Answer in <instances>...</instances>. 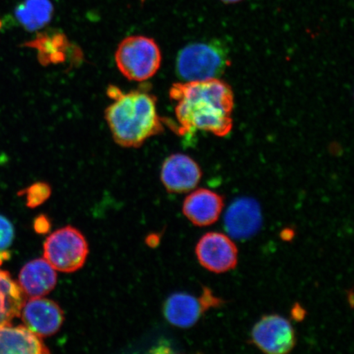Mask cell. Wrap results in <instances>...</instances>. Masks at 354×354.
<instances>
[{"label":"cell","instance_id":"obj_19","mask_svg":"<svg viewBox=\"0 0 354 354\" xmlns=\"http://www.w3.org/2000/svg\"><path fill=\"white\" fill-rule=\"evenodd\" d=\"M201 301L203 312H206L211 308H216L220 306L221 300L215 297L212 291L207 288L203 290L201 298L198 299Z\"/></svg>","mask_w":354,"mask_h":354},{"label":"cell","instance_id":"obj_21","mask_svg":"<svg viewBox=\"0 0 354 354\" xmlns=\"http://www.w3.org/2000/svg\"><path fill=\"white\" fill-rule=\"evenodd\" d=\"M292 316L296 320H302L305 316V311L299 305L296 304L295 307L292 310Z\"/></svg>","mask_w":354,"mask_h":354},{"label":"cell","instance_id":"obj_6","mask_svg":"<svg viewBox=\"0 0 354 354\" xmlns=\"http://www.w3.org/2000/svg\"><path fill=\"white\" fill-rule=\"evenodd\" d=\"M252 340L257 347L267 353H287L294 348L295 333L286 318L269 315L262 318L252 330Z\"/></svg>","mask_w":354,"mask_h":354},{"label":"cell","instance_id":"obj_8","mask_svg":"<svg viewBox=\"0 0 354 354\" xmlns=\"http://www.w3.org/2000/svg\"><path fill=\"white\" fill-rule=\"evenodd\" d=\"M20 315L26 328L39 337L56 334L64 322V314L59 305L43 297L30 298L22 305Z\"/></svg>","mask_w":354,"mask_h":354},{"label":"cell","instance_id":"obj_16","mask_svg":"<svg viewBox=\"0 0 354 354\" xmlns=\"http://www.w3.org/2000/svg\"><path fill=\"white\" fill-rule=\"evenodd\" d=\"M53 12L50 0H24L15 8V15L26 30L35 32L51 21Z\"/></svg>","mask_w":354,"mask_h":354},{"label":"cell","instance_id":"obj_3","mask_svg":"<svg viewBox=\"0 0 354 354\" xmlns=\"http://www.w3.org/2000/svg\"><path fill=\"white\" fill-rule=\"evenodd\" d=\"M230 64L227 46L219 41L190 44L179 52L176 73L184 82L218 79Z\"/></svg>","mask_w":354,"mask_h":354},{"label":"cell","instance_id":"obj_15","mask_svg":"<svg viewBox=\"0 0 354 354\" xmlns=\"http://www.w3.org/2000/svg\"><path fill=\"white\" fill-rule=\"evenodd\" d=\"M24 291L10 274L0 269V326L10 325L21 313Z\"/></svg>","mask_w":354,"mask_h":354},{"label":"cell","instance_id":"obj_23","mask_svg":"<svg viewBox=\"0 0 354 354\" xmlns=\"http://www.w3.org/2000/svg\"><path fill=\"white\" fill-rule=\"evenodd\" d=\"M221 1L225 3H236L242 1V0H221Z\"/></svg>","mask_w":354,"mask_h":354},{"label":"cell","instance_id":"obj_20","mask_svg":"<svg viewBox=\"0 0 354 354\" xmlns=\"http://www.w3.org/2000/svg\"><path fill=\"white\" fill-rule=\"evenodd\" d=\"M35 229L38 233L44 234L48 232L50 229V223L48 221L46 216H39L35 221Z\"/></svg>","mask_w":354,"mask_h":354},{"label":"cell","instance_id":"obj_2","mask_svg":"<svg viewBox=\"0 0 354 354\" xmlns=\"http://www.w3.org/2000/svg\"><path fill=\"white\" fill-rule=\"evenodd\" d=\"M113 102L105 110L113 138L124 148H139L146 140L163 131L156 98L148 92L124 93L116 86L108 88Z\"/></svg>","mask_w":354,"mask_h":354},{"label":"cell","instance_id":"obj_10","mask_svg":"<svg viewBox=\"0 0 354 354\" xmlns=\"http://www.w3.org/2000/svg\"><path fill=\"white\" fill-rule=\"evenodd\" d=\"M261 225L260 206L253 198H238L225 212V227L230 236L239 240L253 236Z\"/></svg>","mask_w":354,"mask_h":354},{"label":"cell","instance_id":"obj_5","mask_svg":"<svg viewBox=\"0 0 354 354\" xmlns=\"http://www.w3.org/2000/svg\"><path fill=\"white\" fill-rule=\"evenodd\" d=\"M88 254V247L85 237L71 225L52 233L44 245V259L57 271L62 272H74L82 268Z\"/></svg>","mask_w":354,"mask_h":354},{"label":"cell","instance_id":"obj_18","mask_svg":"<svg viewBox=\"0 0 354 354\" xmlns=\"http://www.w3.org/2000/svg\"><path fill=\"white\" fill-rule=\"evenodd\" d=\"M15 238V228L12 223L3 216H0V253L8 249Z\"/></svg>","mask_w":354,"mask_h":354},{"label":"cell","instance_id":"obj_13","mask_svg":"<svg viewBox=\"0 0 354 354\" xmlns=\"http://www.w3.org/2000/svg\"><path fill=\"white\" fill-rule=\"evenodd\" d=\"M41 337L26 326H0V353H50Z\"/></svg>","mask_w":354,"mask_h":354},{"label":"cell","instance_id":"obj_9","mask_svg":"<svg viewBox=\"0 0 354 354\" xmlns=\"http://www.w3.org/2000/svg\"><path fill=\"white\" fill-rule=\"evenodd\" d=\"M201 177V167L185 154L171 155L162 167V183L171 193H185L192 190L197 187Z\"/></svg>","mask_w":354,"mask_h":354},{"label":"cell","instance_id":"obj_11","mask_svg":"<svg viewBox=\"0 0 354 354\" xmlns=\"http://www.w3.org/2000/svg\"><path fill=\"white\" fill-rule=\"evenodd\" d=\"M223 206V199L218 194L198 189L185 199L183 212L194 225L207 227L218 220Z\"/></svg>","mask_w":354,"mask_h":354},{"label":"cell","instance_id":"obj_4","mask_svg":"<svg viewBox=\"0 0 354 354\" xmlns=\"http://www.w3.org/2000/svg\"><path fill=\"white\" fill-rule=\"evenodd\" d=\"M115 61L124 77L133 82H145L160 68V48L153 39L133 35L119 44Z\"/></svg>","mask_w":354,"mask_h":354},{"label":"cell","instance_id":"obj_14","mask_svg":"<svg viewBox=\"0 0 354 354\" xmlns=\"http://www.w3.org/2000/svg\"><path fill=\"white\" fill-rule=\"evenodd\" d=\"M203 312L201 301L185 293L172 295L165 304V315L171 324L189 328L198 321Z\"/></svg>","mask_w":354,"mask_h":354},{"label":"cell","instance_id":"obj_22","mask_svg":"<svg viewBox=\"0 0 354 354\" xmlns=\"http://www.w3.org/2000/svg\"><path fill=\"white\" fill-rule=\"evenodd\" d=\"M294 232L292 231L290 229H286L284 231H283L281 234V236L283 239V240H285L286 241H290L292 238L294 237Z\"/></svg>","mask_w":354,"mask_h":354},{"label":"cell","instance_id":"obj_1","mask_svg":"<svg viewBox=\"0 0 354 354\" xmlns=\"http://www.w3.org/2000/svg\"><path fill=\"white\" fill-rule=\"evenodd\" d=\"M180 134L196 131L225 136L233 126L234 95L219 79L174 84L170 90Z\"/></svg>","mask_w":354,"mask_h":354},{"label":"cell","instance_id":"obj_17","mask_svg":"<svg viewBox=\"0 0 354 354\" xmlns=\"http://www.w3.org/2000/svg\"><path fill=\"white\" fill-rule=\"evenodd\" d=\"M51 194V188L46 183L34 184L26 190V203L30 207L41 205Z\"/></svg>","mask_w":354,"mask_h":354},{"label":"cell","instance_id":"obj_12","mask_svg":"<svg viewBox=\"0 0 354 354\" xmlns=\"http://www.w3.org/2000/svg\"><path fill=\"white\" fill-rule=\"evenodd\" d=\"M56 284V270L46 259L30 261L21 270L19 285L30 298L43 297L50 293Z\"/></svg>","mask_w":354,"mask_h":354},{"label":"cell","instance_id":"obj_7","mask_svg":"<svg viewBox=\"0 0 354 354\" xmlns=\"http://www.w3.org/2000/svg\"><path fill=\"white\" fill-rule=\"evenodd\" d=\"M196 251L198 262L212 272H228L238 262L237 247L223 233L205 234L198 242Z\"/></svg>","mask_w":354,"mask_h":354}]
</instances>
